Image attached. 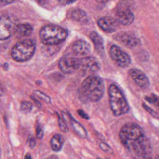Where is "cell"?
<instances>
[{"mask_svg":"<svg viewBox=\"0 0 159 159\" xmlns=\"http://www.w3.org/2000/svg\"><path fill=\"white\" fill-rule=\"evenodd\" d=\"M119 137L123 146L135 158H152L150 142L138 124L129 122L124 124L119 131Z\"/></svg>","mask_w":159,"mask_h":159,"instance_id":"6da1fadb","label":"cell"},{"mask_svg":"<svg viewBox=\"0 0 159 159\" xmlns=\"http://www.w3.org/2000/svg\"><path fill=\"white\" fill-rule=\"evenodd\" d=\"M104 84L102 79L97 76L91 75L83 81L80 88V94L91 102H98L102 97Z\"/></svg>","mask_w":159,"mask_h":159,"instance_id":"7a4b0ae2","label":"cell"},{"mask_svg":"<svg viewBox=\"0 0 159 159\" xmlns=\"http://www.w3.org/2000/svg\"><path fill=\"white\" fill-rule=\"evenodd\" d=\"M109 101L111 109L116 116H120L127 113L130 106L120 89L115 84H111L108 90Z\"/></svg>","mask_w":159,"mask_h":159,"instance_id":"3957f363","label":"cell"},{"mask_svg":"<svg viewBox=\"0 0 159 159\" xmlns=\"http://www.w3.org/2000/svg\"><path fill=\"white\" fill-rule=\"evenodd\" d=\"M67 36V32L63 27L56 25H47L40 30V41L45 45H52L64 41Z\"/></svg>","mask_w":159,"mask_h":159,"instance_id":"277c9868","label":"cell"},{"mask_svg":"<svg viewBox=\"0 0 159 159\" xmlns=\"http://www.w3.org/2000/svg\"><path fill=\"white\" fill-rule=\"evenodd\" d=\"M35 43L31 39H25L17 42L12 48L11 55L13 60L23 62L29 60L34 55Z\"/></svg>","mask_w":159,"mask_h":159,"instance_id":"5b68a950","label":"cell"},{"mask_svg":"<svg viewBox=\"0 0 159 159\" xmlns=\"http://www.w3.org/2000/svg\"><path fill=\"white\" fill-rule=\"evenodd\" d=\"M17 18L12 14H4L0 19V39L6 40L16 34L19 25Z\"/></svg>","mask_w":159,"mask_h":159,"instance_id":"8992f818","label":"cell"},{"mask_svg":"<svg viewBox=\"0 0 159 159\" xmlns=\"http://www.w3.org/2000/svg\"><path fill=\"white\" fill-rule=\"evenodd\" d=\"M59 68L65 74H70L75 72L80 67V59L67 54L63 55L58 62Z\"/></svg>","mask_w":159,"mask_h":159,"instance_id":"52a82bcc","label":"cell"},{"mask_svg":"<svg viewBox=\"0 0 159 159\" xmlns=\"http://www.w3.org/2000/svg\"><path fill=\"white\" fill-rule=\"evenodd\" d=\"M109 55L113 61L120 67L125 68L131 63L129 55L116 45H112L110 48Z\"/></svg>","mask_w":159,"mask_h":159,"instance_id":"ba28073f","label":"cell"},{"mask_svg":"<svg viewBox=\"0 0 159 159\" xmlns=\"http://www.w3.org/2000/svg\"><path fill=\"white\" fill-rule=\"evenodd\" d=\"M114 39L128 48H134L140 44V40L135 35L129 32H121L114 36Z\"/></svg>","mask_w":159,"mask_h":159,"instance_id":"9c48e42d","label":"cell"},{"mask_svg":"<svg viewBox=\"0 0 159 159\" xmlns=\"http://www.w3.org/2000/svg\"><path fill=\"white\" fill-rule=\"evenodd\" d=\"M116 19L120 24L128 25L133 22L134 15L128 7H120L116 12Z\"/></svg>","mask_w":159,"mask_h":159,"instance_id":"30bf717a","label":"cell"},{"mask_svg":"<svg viewBox=\"0 0 159 159\" xmlns=\"http://www.w3.org/2000/svg\"><path fill=\"white\" fill-rule=\"evenodd\" d=\"M129 73L132 80L139 87L145 88L149 86L150 82L147 76L141 70L137 68H132L129 70Z\"/></svg>","mask_w":159,"mask_h":159,"instance_id":"8fae6325","label":"cell"},{"mask_svg":"<svg viewBox=\"0 0 159 159\" xmlns=\"http://www.w3.org/2000/svg\"><path fill=\"white\" fill-rule=\"evenodd\" d=\"M98 26L104 32L111 33L115 32L118 27V21L112 17L104 16L98 20Z\"/></svg>","mask_w":159,"mask_h":159,"instance_id":"7c38bea8","label":"cell"},{"mask_svg":"<svg viewBox=\"0 0 159 159\" xmlns=\"http://www.w3.org/2000/svg\"><path fill=\"white\" fill-rule=\"evenodd\" d=\"M85 72H96L100 68V64L97 59L92 57H86L80 59V67Z\"/></svg>","mask_w":159,"mask_h":159,"instance_id":"4fadbf2b","label":"cell"},{"mask_svg":"<svg viewBox=\"0 0 159 159\" xmlns=\"http://www.w3.org/2000/svg\"><path fill=\"white\" fill-rule=\"evenodd\" d=\"M73 52L76 55L84 56L89 53L91 47L89 44L85 40H78L75 42L72 45Z\"/></svg>","mask_w":159,"mask_h":159,"instance_id":"5bb4252c","label":"cell"},{"mask_svg":"<svg viewBox=\"0 0 159 159\" xmlns=\"http://www.w3.org/2000/svg\"><path fill=\"white\" fill-rule=\"evenodd\" d=\"M68 116L70 119V122L73 129L76 133V134H78L82 139L86 138L88 137V134L85 128L79 122H78L73 117H72L70 114H69Z\"/></svg>","mask_w":159,"mask_h":159,"instance_id":"9a60e30c","label":"cell"},{"mask_svg":"<svg viewBox=\"0 0 159 159\" xmlns=\"http://www.w3.org/2000/svg\"><path fill=\"white\" fill-rule=\"evenodd\" d=\"M90 39L93 42L96 51L99 53H102L104 51V43L102 37L96 32H92L90 34Z\"/></svg>","mask_w":159,"mask_h":159,"instance_id":"2e32d148","label":"cell"},{"mask_svg":"<svg viewBox=\"0 0 159 159\" xmlns=\"http://www.w3.org/2000/svg\"><path fill=\"white\" fill-rule=\"evenodd\" d=\"M63 144V137L59 134H55L50 140V146L52 149L55 152H59L61 150Z\"/></svg>","mask_w":159,"mask_h":159,"instance_id":"e0dca14e","label":"cell"},{"mask_svg":"<svg viewBox=\"0 0 159 159\" xmlns=\"http://www.w3.org/2000/svg\"><path fill=\"white\" fill-rule=\"evenodd\" d=\"M32 30L33 29L29 24H19L16 34L17 37H28L32 34Z\"/></svg>","mask_w":159,"mask_h":159,"instance_id":"ac0fdd59","label":"cell"},{"mask_svg":"<svg viewBox=\"0 0 159 159\" xmlns=\"http://www.w3.org/2000/svg\"><path fill=\"white\" fill-rule=\"evenodd\" d=\"M71 17L76 21H84L87 17L84 11L80 9H76L72 12Z\"/></svg>","mask_w":159,"mask_h":159,"instance_id":"d6986e66","label":"cell"},{"mask_svg":"<svg viewBox=\"0 0 159 159\" xmlns=\"http://www.w3.org/2000/svg\"><path fill=\"white\" fill-rule=\"evenodd\" d=\"M32 109V104L29 101H22L20 104V111L23 113H29Z\"/></svg>","mask_w":159,"mask_h":159,"instance_id":"ffe728a7","label":"cell"},{"mask_svg":"<svg viewBox=\"0 0 159 159\" xmlns=\"http://www.w3.org/2000/svg\"><path fill=\"white\" fill-rule=\"evenodd\" d=\"M58 126H59L60 130L63 132H68L69 129H68L66 122L59 114H58Z\"/></svg>","mask_w":159,"mask_h":159,"instance_id":"44dd1931","label":"cell"},{"mask_svg":"<svg viewBox=\"0 0 159 159\" xmlns=\"http://www.w3.org/2000/svg\"><path fill=\"white\" fill-rule=\"evenodd\" d=\"M34 95L35 96H36V98L41 99L42 101H44L45 102L49 104L51 102V99L49 96H47L46 94H45L44 93H42L41 91H34Z\"/></svg>","mask_w":159,"mask_h":159,"instance_id":"7402d4cb","label":"cell"},{"mask_svg":"<svg viewBox=\"0 0 159 159\" xmlns=\"http://www.w3.org/2000/svg\"><path fill=\"white\" fill-rule=\"evenodd\" d=\"M99 147L100 148H101V150L106 153H111V154H112L114 153L112 148L106 142H102L99 143Z\"/></svg>","mask_w":159,"mask_h":159,"instance_id":"603a6c76","label":"cell"},{"mask_svg":"<svg viewBox=\"0 0 159 159\" xmlns=\"http://www.w3.org/2000/svg\"><path fill=\"white\" fill-rule=\"evenodd\" d=\"M36 136L38 139H42L43 137V134H44V132L43 130L42 129V127L39 125L36 127Z\"/></svg>","mask_w":159,"mask_h":159,"instance_id":"cb8c5ba5","label":"cell"},{"mask_svg":"<svg viewBox=\"0 0 159 159\" xmlns=\"http://www.w3.org/2000/svg\"><path fill=\"white\" fill-rule=\"evenodd\" d=\"M27 143H28L29 147L31 149L34 148V147H35V144H36V141H35V138L32 135H29L28 137V139H27Z\"/></svg>","mask_w":159,"mask_h":159,"instance_id":"d4e9b609","label":"cell"},{"mask_svg":"<svg viewBox=\"0 0 159 159\" xmlns=\"http://www.w3.org/2000/svg\"><path fill=\"white\" fill-rule=\"evenodd\" d=\"M145 99L149 102L150 103H157V102L158 101V99L157 98V96L152 94L150 96H146L145 97Z\"/></svg>","mask_w":159,"mask_h":159,"instance_id":"484cf974","label":"cell"},{"mask_svg":"<svg viewBox=\"0 0 159 159\" xmlns=\"http://www.w3.org/2000/svg\"><path fill=\"white\" fill-rule=\"evenodd\" d=\"M77 112H78V115H79L81 118H83V119H86V120H88V119H89V116H88L84 111H83L82 109H78V110L77 111Z\"/></svg>","mask_w":159,"mask_h":159,"instance_id":"4316f807","label":"cell"},{"mask_svg":"<svg viewBox=\"0 0 159 159\" xmlns=\"http://www.w3.org/2000/svg\"><path fill=\"white\" fill-rule=\"evenodd\" d=\"M58 2L63 5H68L76 1V0H58Z\"/></svg>","mask_w":159,"mask_h":159,"instance_id":"83f0119b","label":"cell"},{"mask_svg":"<svg viewBox=\"0 0 159 159\" xmlns=\"http://www.w3.org/2000/svg\"><path fill=\"white\" fill-rule=\"evenodd\" d=\"M14 0H1V6H6L12 3Z\"/></svg>","mask_w":159,"mask_h":159,"instance_id":"f1b7e54d","label":"cell"},{"mask_svg":"<svg viewBox=\"0 0 159 159\" xmlns=\"http://www.w3.org/2000/svg\"><path fill=\"white\" fill-rule=\"evenodd\" d=\"M46 159H59L58 157L55 155H52L49 157H48Z\"/></svg>","mask_w":159,"mask_h":159,"instance_id":"f546056e","label":"cell"},{"mask_svg":"<svg viewBox=\"0 0 159 159\" xmlns=\"http://www.w3.org/2000/svg\"><path fill=\"white\" fill-rule=\"evenodd\" d=\"M98 2H100V3H106L108 1H111V0H96Z\"/></svg>","mask_w":159,"mask_h":159,"instance_id":"4dcf8cb0","label":"cell"},{"mask_svg":"<svg viewBox=\"0 0 159 159\" xmlns=\"http://www.w3.org/2000/svg\"><path fill=\"white\" fill-rule=\"evenodd\" d=\"M24 159H31V155H30V154H29V153H27L25 155V157H24Z\"/></svg>","mask_w":159,"mask_h":159,"instance_id":"1f68e13d","label":"cell"},{"mask_svg":"<svg viewBox=\"0 0 159 159\" xmlns=\"http://www.w3.org/2000/svg\"><path fill=\"white\" fill-rule=\"evenodd\" d=\"M157 107H158V109H159V99H158V101L157 103Z\"/></svg>","mask_w":159,"mask_h":159,"instance_id":"d6a6232c","label":"cell"},{"mask_svg":"<svg viewBox=\"0 0 159 159\" xmlns=\"http://www.w3.org/2000/svg\"><path fill=\"white\" fill-rule=\"evenodd\" d=\"M155 159H159V155L157 156V157L155 158Z\"/></svg>","mask_w":159,"mask_h":159,"instance_id":"836d02e7","label":"cell"},{"mask_svg":"<svg viewBox=\"0 0 159 159\" xmlns=\"http://www.w3.org/2000/svg\"><path fill=\"white\" fill-rule=\"evenodd\" d=\"M98 159H101V158H98Z\"/></svg>","mask_w":159,"mask_h":159,"instance_id":"e575fe53","label":"cell"},{"mask_svg":"<svg viewBox=\"0 0 159 159\" xmlns=\"http://www.w3.org/2000/svg\"><path fill=\"white\" fill-rule=\"evenodd\" d=\"M106 159H109V158H106Z\"/></svg>","mask_w":159,"mask_h":159,"instance_id":"d590c367","label":"cell"}]
</instances>
